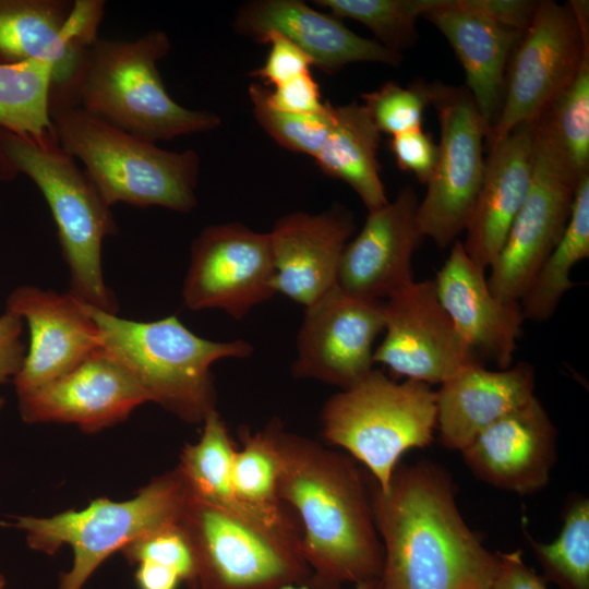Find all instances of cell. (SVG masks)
Segmentation results:
<instances>
[{"mask_svg":"<svg viewBox=\"0 0 589 589\" xmlns=\"http://www.w3.org/2000/svg\"><path fill=\"white\" fill-rule=\"evenodd\" d=\"M440 123L438 155L417 207L423 237L438 248L452 245L466 231L480 192L485 128L465 85L435 81L432 101Z\"/></svg>","mask_w":589,"mask_h":589,"instance_id":"11","label":"cell"},{"mask_svg":"<svg viewBox=\"0 0 589 589\" xmlns=\"http://www.w3.org/2000/svg\"><path fill=\"white\" fill-rule=\"evenodd\" d=\"M369 484L384 552L380 589H491L497 553L468 527L443 467L399 464L387 490Z\"/></svg>","mask_w":589,"mask_h":589,"instance_id":"2","label":"cell"},{"mask_svg":"<svg viewBox=\"0 0 589 589\" xmlns=\"http://www.w3.org/2000/svg\"><path fill=\"white\" fill-rule=\"evenodd\" d=\"M170 50V38L160 29L132 40L97 37L67 88L49 99L50 113L76 107L151 143L218 128L216 113L185 108L168 94L157 63Z\"/></svg>","mask_w":589,"mask_h":589,"instance_id":"3","label":"cell"},{"mask_svg":"<svg viewBox=\"0 0 589 589\" xmlns=\"http://www.w3.org/2000/svg\"><path fill=\"white\" fill-rule=\"evenodd\" d=\"M0 589H5V580L1 574H0Z\"/></svg>","mask_w":589,"mask_h":589,"instance_id":"46","label":"cell"},{"mask_svg":"<svg viewBox=\"0 0 589 589\" xmlns=\"http://www.w3.org/2000/svg\"><path fill=\"white\" fill-rule=\"evenodd\" d=\"M202 423L199 441L183 447L177 466L188 492L250 520L281 530L259 518L237 497L231 481V460L237 446L219 412L216 409L211 411Z\"/></svg>","mask_w":589,"mask_h":589,"instance_id":"29","label":"cell"},{"mask_svg":"<svg viewBox=\"0 0 589 589\" xmlns=\"http://www.w3.org/2000/svg\"><path fill=\"white\" fill-rule=\"evenodd\" d=\"M418 204L413 188L405 185L393 202L369 212L362 229L342 251L338 287L384 301L413 281L412 259L424 238L417 224Z\"/></svg>","mask_w":589,"mask_h":589,"instance_id":"19","label":"cell"},{"mask_svg":"<svg viewBox=\"0 0 589 589\" xmlns=\"http://www.w3.org/2000/svg\"><path fill=\"white\" fill-rule=\"evenodd\" d=\"M268 232L239 223L211 225L193 240L182 299L192 311L218 309L242 320L276 294Z\"/></svg>","mask_w":589,"mask_h":589,"instance_id":"13","label":"cell"},{"mask_svg":"<svg viewBox=\"0 0 589 589\" xmlns=\"http://www.w3.org/2000/svg\"><path fill=\"white\" fill-rule=\"evenodd\" d=\"M543 569V580L560 589H589V501L573 496L563 513L560 534L550 543L528 536Z\"/></svg>","mask_w":589,"mask_h":589,"instance_id":"33","label":"cell"},{"mask_svg":"<svg viewBox=\"0 0 589 589\" xmlns=\"http://www.w3.org/2000/svg\"><path fill=\"white\" fill-rule=\"evenodd\" d=\"M281 589H311L306 585H289ZM350 589H380L378 580L368 581L360 585L352 586Z\"/></svg>","mask_w":589,"mask_h":589,"instance_id":"45","label":"cell"},{"mask_svg":"<svg viewBox=\"0 0 589 589\" xmlns=\"http://www.w3.org/2000/svg\"><path fill=\"white\" fill-rule=\"evenodd\" d=\"M51 81L52 67L44 61L0 64V130L35 141L52 135Z\"/></svg>","mask_w":589,"mask_h":589,"instance_id":"31","label":"cell"},{"mask_svg":"<svg viewBox=\"0 0 589 589\" xmlns=\"http://www.w3.org/2000/svg\"><path fill=\"white\" fill-rule=\"evenodd\" d=\"M496 553L498 567L491 589H548L543 578L527 566L521 550Z\"/></svg>","mask_w":589,"mask_h":589,"instance_id":"42","label":"cell"},{"mask_svg":"<svg viewBox=\"0 0 589 589\" xmlns=\"http://www.w3.org/2000/svg\"><path fill=\"white\" fill-rule=\"evenodd\" d=\"M488 149L480 192L462 242L469 257L483 269L500 253L529 192L534 120L515 127Z\"/></svg>","mask_w":589,"mask_h":589,"instance_id":"25","label":"cell"},{"mask_svg":"<svg viewBox=\"0 0 589 589\" xmlns=\"http://www.w3.org/2000/svg\"><path fill=\"white\" fill-rule=\"evenodd\" d=\"M423 17L447 39L485 128V137L500 116L510 56L524 32L493 19L479 0H442Z\"/></svg>","mask_w":589,"mask_h":589,"instance_id":"24","label":"cell"},{"mask_svg":"<svg viewBox=\"0 0 589 589\" xmlns=\"http://www.w3.org/2000/svg\"><path fill=\"white\" fill-rule=\"evenodd\" d=\"M178 525L193 552L196 589H281L309 584L311 573L301 554L299 532L269 528L188 490Z\"/></svg>","mask_w":589,"mask_h":589,"instance_id":"9","label":"cell"},{"mask_svg":"<svg viewBox=\"0 0 589 589\" xmlns=\"http://www.w3.org/2000/svg\"><path fill=\"white\" fill-rule=\"evenodd\" d=\"M434 88L435 82L418 77L407 87L387 82L361 94V98L377 130L393 136L422 129L423 113L432 106Z\"/></svg>","mask_w":589,"mask_h":589,"instance_id":"36","label":"cell"},{"mask_svg":"<svg viewBox=\"0 0 589 589\" xmlns=\"http://www.w3.org/2000/svg\"><path fill=\"white\" fill-rule=\"evenodd\" d=\"M81 305L98 329L99 346L132 374L148 401L188 423H202L216 409L213 363L253 352L243 339L213 341L197 336L176 315L140 322Z\"/></svg>","mask_w":589,"mask_h":589,"instance_id":"4","label":"cell"},{"mask_svg":"<svg viewBox=\"0 0 589 589\" xmlns=\"http://www.w3.org/2000/svg\"><path fill=\"white\" fill-rule=\"evenodd\" d=\"M436 413L431 385L410 378L397 382L372 369L330 396L320 420L323 438L363 464L385 491L400 457L432 443Z\"/></svg>","mask_w":589,"mask_h":589,"instance_id":"7","label":"cell"},{"mask_svg":"<svg viewBox=\"0 0 589 589\" xmlns=\"http://www.w3.org/2000/svg\"><path fill=\"white\" fill-rule=\"evenodd\" d=\"M135 581L139 589H179L181 577L171 568L153 562L136 564Z\"/></svg>","mask_w":589,"mask_h":589,"instance_id":"44","label":"cell"},{"mask_svg":"<svg viewBox=\"0 0 589 589\" xmlns=\"http://www.w3.org/2000/svg\"><path fill=\"white\" fill-rule=\"evenodd\" d=\"M383 300L337 285L305 308L291 373L345 389L373 369V344L384 330Z\"/></svg>","mask_w":589,"mask_h":589,"instance_id":"14","label":"cell"},{"mask_svg":"<svg viewBox=\"0 0 589 589\" xmlns=\"http://www.w3.org/2000/svg\"><path fill=\"white\" fill-rule=\"evenodd\" d=\"M334 127L315 164L327 176L346 182L360 197L368 212L389 201L381 179L377 148L381 132L363 104L334 107Z\"/></svg>","mask_w":589,"mask_h":589,"instance_id":"27","label":"cell"},{"mask_svg":"<svg viewBox=\"0 0 589 589\" xmlns=\"http://www.w3.org/2000/svg\"><path fill=\"white\" fill-rule=\"evenodd\" d=\"M384 304L385 337L373 361L397 377L442 384L479 361L442 306L433 280H413Z\"/></svg>","mask_w":589,"mask_h":589,"instance_id":"15","label":"cell"},{"mask_svg":"<svg viewBox=\"0 0 589 589\" xmlns=\"http://www.w3.org/2000/svg\"><path fill=\"white\" fill-rule=\"evenodd\" d=\"M19 175L36 184L50 208L70 272V293L117 314L118 303L101 265L103 241L118 231L110 206L55 134L35 141L0 130V180Z\"/></svg>","mask_w":589,"mask_h":589,"instance_id":"5","label":"cell"},{"mask_svg":"<svg viewBox=\"0 0 589 589\" xmlns=\"http://www.w3.org/2000/svg\"><path fill=\"white\" fill-rule=\"evenodd\" d=\"M22 321L8 310L0 315V383L14 377L24 362L26 353L20 339Z\"/></svg>","mask_w":589,"mask_h":589,"instance_id":"41","label":"cell"},{"mask_svg":"<svg viewBox=\"0 0 589 589\" xmlns=\"http://www.w3.org/2000/svg\"><path fill=\"white\" fill-rule=\"evenodd\" d=\"M353 230L352 215L340 205L317 214L294 212L280 217L268 232L276 293L306 308L334 288Z\"/></svg>","mask_w":589,"mask_h":589,"instance_id":"21","label":"cell"},{"mask_svg":"<svg viewBox=\"0 0 589 589\" xmlns=\"http://www.w3.org/2000/svg\"><path fill=\"white\" fill-rule=\"evenodd\" d=\"M388 144L398 168L413 173L418 181L426 184L438 155V145L432 134L417 129L393 135Z\"/></svg>","mask_w":589,"mask_h":589,"instance_id":"39","label":"cell"},{"mask_svg":"<svg viewBox=\"0 0 589 589\" xmlns=\"http://www.w3.org/2000/svg\"><path fill=\"white\" fill-rule=\"evenodd\" d=\"M259 43L269 44L264 64L251 72L273 87L310 72L311 58L290 39L277 32L266 33Z\"/></svg>","mask_w":589,"mask_h":589,"instance_id":"38","label":"cell"},{"mask_svg":"<svg viewBox=\"0 0 589 589\" xmlns=\"http://www.w3.org/2000/svg\"><path fill=\"white\" fill-rule=\"evenodd\" d=\"M19 399L27 423H72L87 433L127 419L148 401L132 374L101 347L63 376Z\"/></svg>","mask_w":589,"mask_h":589,"instance_id":"17","label":"cell"},{"mask_svg":"<svg viewBox=\"0 0 589 589\" xmlns=\"http://www.w3.org/2000/svg\"><path fill=\"white\" fill-rule=\"evenodd\" d=\"M534 369L518 362L496 371L479 361L462 368L436 392V430L441 443L461 452L493 422L534 396Z\"/></svg>","mask_w":589,"mask_h":589,"instance_id":"26","label":"cell"},{"mask_svg":"<svg viewBox=\"0 0 589 589\" xmlns=\"http://www.w3.org/2000/svg\"><path fill=\"white\" fill-rule=\"evenodd\" d=\"M131 564L153 562L173 569L191 589H196V567L190 543L178 522L158 529L121 550Z\"/></svg>","mask_w":589,"mask_h":589,"instance_id":"37","label":"cell"},{"mask_svg":"<svg viewBox=\"0 0 589 589\" xmlns=\"http://www.w3.org/2000/svg\"><path fill=\"white\" fill-rule=\"evenodd\" d=\"M442 0H316L335 17L352 19L368 27L385 48L401 53L418 38L419 17Z\"/></svg>","mask_w":589,"mask_h":589,"instance_id":"34","label":"cell"},{"mask_svg":"<svg viewBox=\"0 0 589 589\" xmlns=\"http://www.w3.org/2000/svg\"><path fill=\"white\" fill-rule=\"evenodd\" d=\"M580 178L534 123L529 192L489 267L486 280L495 297L519 302L567 226Z\"/></svg>","mask_w":589,"mask_h":589,"instance_id":"12","label":"cell"},{"mask_svg":"<svg viewBox=\"0 0 589 589\" xmlns=\"http://www.w3.org/2000/svg\"><path fill=\"white\" fill-rule=\"evenodd\" d=\"M589 257V173L576 187L567 226L519 300L525 320L544 322L557 309L563 296L576 283L570 271Z\"/></svg>","mask_w":589,"mask_h":589,"instance_id":"28","label":"cell"},{"mask_svg":"<svg viewBox=\"0 0 589 589\" xmlns=\"http://www.w3.org/2000/svg\"><path fill=\"white\" fill-rule=\"evenodd\" d=\"M278 496L299 516L301 554L311 589L378 580L383 545L369 479L348 454L286 431L277 418Z\"/></svg>","mask_w":589,"mask_h":589,"instance_id":"1","label":"cell"},{"mask_svg":"<svg viewBox=\"0 0 589 589\" xmlns=\"http://www.w3.org/2000/svg\"><path fill=\"white\" fill-rule=\"evenodd\" d=\"M50 117L58 144L84 165L110 207L127 203L178 213L195 208L201 165L195 151L163 149L76 107L56 110Z\"/></svg>","mask_w":589,"mask_h":589,"instance_id":"6","label":"cell"},{"mask_svg":"<svg viewBox=\"0 0 589 589\" xmlns=\"http://www.w3.org/2000/svg\"><path fill=\"white\" fill-rule=\"evenodd\" d=\"M485 483L517 494L546 485L557 459V431L533 396L480 432L461 452Z\"/></svg>","mask_w":589,"mask_h":589,"instance_id":"20","label":"cell"},{"mask_svg":"<svg viewBox=\"0 0 589 589\" xmlns=\"http://www.w3.org/2000/svg\"><path fill=\"white\" fill-rule=\"evenodd\" d=\"M276 422L274 418L255 432L240 429L242 447L232 456L231 481L239 501L259 518L275 528L301 532L278 496Z\"/></svg>","mask_w":589,"mask_h":589,"instance_id":"30","label":"cell"},{"mask_svg":"<svg viewBox=\"0 0 589 589\" xmlns=\"http://www.w3.org/2000/svg\"><path fill=\"white\" fill-rule=\"evenodd\" d=\"M266 104L276 110L292 113H315L322 111L320 87L310 72L301 74L269 91L265 87Z\"/></svg>","mask_w":589,"mask_h":589,"instance_id":"40","label":"cell"},{"mask_svg":"<svg viewBox=\"0 0 589 589\" xmlns=\"http://www.w3.org/2000/svg\"><path fill=\"white\" fill-rule=\"evenodd\" d=\"M187 489L177 467L153 479L127 501L99 497L82 510L51 517L15 516L11 526L24 530L28 545L47 554L68 544L71 568L58 589H82L112 553L164 527L178 522Z\"/></svg>","mask_w":589,"mask_h":589,"instance_id":"8","label":"cell"},{"mask_svg":"<svg viewBox=\"0 0 589 589\" xmlns=\"http://www.w3.org/2000/svg\"><path fill=\"white\" fill-rule=\"evenodd\" d=\"M588 1H538L506 71L500 116L486 147L515 127L534 120L572 82L589 46Z\"/></svg>","mask_w":589,"mask_h":589,"instance_id":"10","label":"cell"},{"mask_svg":"<svg viewBox=\"0 0 589 589\" xmlns=\"http://www.w3.org/2000/svg\"><path fill=\"white\" fill-rule=\"evenodd\" d=\"M482 8L501 24L525 32L530 24L538 1L479 0Z\"/></svg>","mask_w":589,"mask_h":589,"instance_id":"43","label":"cell"},{"mask_svg":"<svg viewBox=\"0 0 589 589\" xmlns=\"http://www.w3.org/2000/svg\"><path fill=\"white\" fill-rule=\"evenodd\" d=\"M5 310L29 328V349L14 376L19 398L63 376L100 347L95 323L70 292L20 286L10 293Z\"/></svg>","mask_w":589,"mask_h":589,"instance_id":"18","label":"cell"},{"mask_svg":"<svg viewBox=\"0 0 589 589\" xmlns=\"http://www.w3.org/2000/svg\"><path fill=\"white\" fill-rule=\"evenodd\" d=\"M233 29L256 41L268 32L280 33L326 74L353 62L396 67L402 60L401 53L353 33L332 14L321 13L299 0L249 1L237 11Z\"/></svg>","mask_w":589,"mask_h":589,"instance_id":"23","label":"cell"},{"mask_svg":"<svg viewBox=\"0 0 589 589\" xmlns=\"http://www.w3.org/2000/svg\"><path fill=\"white\" fill-rule=\"evenodd\" d=\"M484 272L457 240L433 281L442 306L472 353L507 369L525 318L518 301L491 292Z\"/></svg>","mask_w":589,"mask_h":589,"instance_id":"22","label":"cell"},{"mask_svg":"<svg viewBox=\"0 0 589 589\" xmlns=\"http://www.w3.org/2000/svg\"><path fill=\"white\" fill-rule=\"evenodd\" d=\"M3 404H4V400H3V398L0 396V410H1L2 406H3Z\"/></svg>","mask_w":589,"mask_h":589,"instance_id":"47","label":"cell"},{"mask_svg":"<svg viewBox=\"0 0 589 589\" xmlns=\"http://www.w3.org/2000/svg\"><path fill=\"white\" fill-rule=\"evenodd\" d=\"M249 96L259 124L280 146L315 157L327 140L335 121L334 105L315 113H292L271 108L265 100V87L251 84Z\"/></svg>","mask_w":589,"mask_h":589,"instance_id":"35","label":"cell"},{"mask_svg":"<svg viewBox=\"0 0 589 589\" xmlns=\"http://www.w3.org/2000/svg\"><path fill=\"white\" fill-rule=\"evenodd\" d=\"M534 123L578 177L589 173V46L575 77Z\"/></svg>","mask_w":589,"mask_h":589,"instance_id":"32","label":"cell"},{"mask_svg":"<svg viewBox=\"0 0 589 589\" xmlns=\"http://www.w3.org/2000/svg\"><path fill=\"white\" fill-rule=\"evenodd\" d=\"M104 10L103 0H0V64L47 62L49 98L60 94L98 37Z\"/></svg>","mask_w":589,"mask_h":589,"instance_id":"16","label":"cell"}]
</instances>
